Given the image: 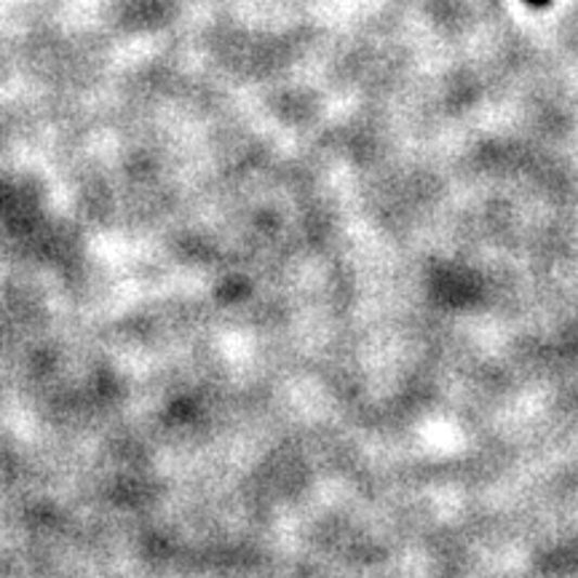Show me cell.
Wrapping results in <instances>:
<instances>
[{"instance_id":"1","label":"cell","mask_w":578,"mask_h":578,"mask_svg":"<svg viewBox=\"0 0 578 578\" xmlns=\"http://www.w3.org/2000/svg\"><path fill=\"white\" fill-rule=\"evenodd\" d=\"M525 3H530V5H538V9H541V5H547L549 0H525Z\"/></svg>"}]
</instances>
